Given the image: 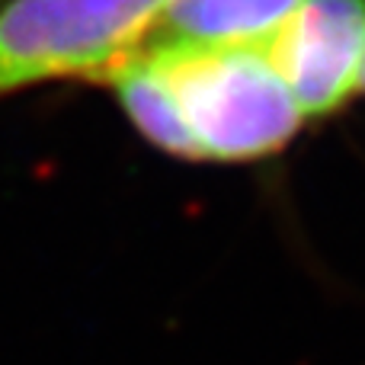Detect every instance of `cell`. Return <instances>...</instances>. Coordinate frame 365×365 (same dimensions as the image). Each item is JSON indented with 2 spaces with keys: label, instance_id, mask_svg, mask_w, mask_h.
Segmentation results:
<instances>
[{
  "label": "cell",
  "instance_id": "2",
  "mask_svg": "<svg viewBox=\"0 0 365 365\" xmlns=\"http://www.w3.org/2000/svg\"><path fill=\"white\" fill-rule=\"evenodd\" d=\"M167 0H6L0 4V100L38 83L87 77L145 45Z\"/></svg>",
  "mask_w": 365,
  "mask_h": 365
},
{
  "label": "cell",
  "instance_id": "6",
  "mask_svg": "<svg viewBox=\"0 0 365 365\" xmlns=\"http://www.w3.org/2000/svg\"><path fill=\"white\" fill-rule=\"evenodd\" d=\"M359 90H365V64H362V81H359Z\"/></svg>",
  "mask_w": 365,
  "mask_h": 365
},
{
  "label": "cell",
  "instance_id": "5",
  "mask_svg": "<svg viewBox=\"0 0 365 365\" xmlns=\"http://www.w3.org/2000/svg\"><path fill=\"white\" fill-rule=\"evenodd\" d=\"M100 83H109L119 96V103L125 106L128 119L145 132L148 141L160 148V151L173 154L182 160H202V151L195 145L192 132H189L186 119H182L177 100H173L170 87H167L164 74L158 71V64L145 55L135 51L125 61H119L115 68H109L100 77Z\"/></svg>",
  "mask_w": 365,
  "mask_h": 365
},
{
  "label": "cell",
  "instance_id": "3",
  "mask_svg": "<svg viewBox=\"0 0 365 365\" xmlns=\"http://www.w3.org/2000/svg\"><path fill=\"white\" fill-rule=\"evenodd\" d=\"M304 115H327L359 90L365 0H302L266 42Z\"/></svg>",
  "mask_w": 365,
  "mask_h": 365
},
{
  "label": "cell",
  "instance_id": "4",
  "mask_svg": "<svg viewBox=\"0 0 365 365\" xmlns=\"http://www.w3.org/2000/svg\"><path fill=\"white\" fill-rule=\"evenodd\" d=\"M302 0H167L141 48L263 45Z\"/></svg>",
  "mask_w": 365,
  "mask_h": 365
},
{
  "label": "cell",
  "instance_id": "1",
  "mask_svg": "<svg viewBox=\"0 0 365 365\" xmlns=\"http://www.w3.org/2000/svg\"><path fill=\"white\" fill-rule=\"evenodd\" d=\"M164 74L202 160H259L298 132L304 113L263 45L141 48Z\"/></svg>",
  "mask_w": 365,
  "mask_h": 365
}]
</instances>
